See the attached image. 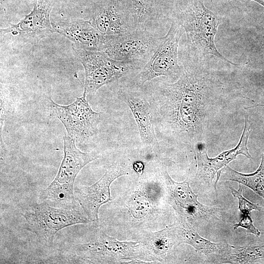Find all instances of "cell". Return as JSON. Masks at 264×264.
Masks as SVG:
<instances>
[{"mask_svg": "<svg viewBox=\"0 0 264 264\" xmlns=\"http://www.w3.org/2000/svg\"><path fill=\"white\" fill-rule=\"evenodd\" d=\"M230 93L204 59L188 56L179 78L160 83L152 93L154 121L171 141L194 146L203 143L209 128L226 107Z\"/></svg>", "mask_w": 264, "mask_h": 264, "instance_id": "6da1fadb", "label": "cell"}, {"mask_svg": "<svg viewBox=\"0 0 264 264\" xmlns=\"http://www.w3.org/2000/svg\"><path fill=\"white\" fill-rule=\"evenodd\" d=\"M176 20L186 33L188 56L203 59L212 55L233 66L243 65L230 61L218 50L215 38L221 21L203 0H190Z\"/></svg>", "mask_w": 264, "mask_h": 264, "instance_id": "7a4b0ae2", "label": "cell"}, {"mask_svg": "<svg viewBox=\"0 0 264 264\" xmlns=\"http://www.w3.org/2000/svg\"><path fill=\"white\" fill-rule=\"evenodd\" d=\"M64 157L54 180L42 192L43 200L61 203L75 199L74 184L80 171L88 164L101 157L95 153H84L78 149L75 141L67 135L63 136Z\"/></svg>", "mask_w": 264, "mask_h": 264, "instance_id": "3957f363", "label": "cell"}, {"mask_svg": "<svg viewBox=\"0 0 264 264\" xmlns=\"http://www.w3.org/2000/svg\"><path fill=\"white\" fill-rule=\"evenodd\" d=\"M184 32L181 25L173 21L167 33L161 37L160 43L152 56L134 79V84L140 87L157 77L164 76L171 82L180 76L182 66H179L177 50L180 39Z\"/></svg>", "mask_w": 264, "mask_h": 264, "instance_id": "277c9868", "label": "cell"}, {"mask_svg": "<svg viewBox=\"0 0 264 264\" xmlns=\"http://www.w3.org/2000/svg\"><path fill=\"white\" fill-rule=\"evenodd\" d=\"M74 55L85 70L84 92L93 95L102 86L112 83L136 68L140 63L114 60L104 52L72 46Z\"/></svg>", "mask_w": 264, "mask_h": 264, "instance_id": "5b68a950", "label": "cell"}, {"mask_svg": "<svg viewBox=\"0 0 264 264\" xmlns=\"http://www.w3.org/2000/svg\"><path fill=\"white\" fill-rule=\"evenodd\" d=\"M87 96L83 92L81 97L68 105H59L49 98L50 115L61 122L67 135L76 143H83L95 135L105 115L103 112L92 109Z\"/></svg>", "mask_w": 264, "mask_h": 264, "instance_id": "8992f818", "label": "cell"}, {"mask_svg": "<svg viewBox=\"0 0 264 264\" xmlns=\"http://www.w3.org/2000/svg\"><path fill=\"white\" fill-rule=\"evenodd\" d=\"M22 214L25 220L26 229L47 242H52L63 228L90 222L84 212L54 208L45 203L30 206Z\"/></svg>", "mask_w": 264, "mask_h": 264, "instance_id": "52a82bcc", "label": "cell"}, {"mask_svg": "<svg viewBox=\"0 0 264 264\" xmlns=\"http://www.w3.org/2000/svg\"><path fill=\"white\" fill-rule=\"evenodd\" d=\"M161 39L143 28H138L120 35H106L101 52L114 60L145 64Z\"/></svg>", "mask_w": 264, "mask_h": 264, "instance_id": "ba28073f", "label": "cell"}, {"mask_svg": "<svg viewBox=\"0 0 264 264\" xmlns=\"http://www.w3.org/2000/svg\"><path fill=\"white\" fill-rule=\"evenodd\" d=\"M250 132V124L247 116L245 115L242 136L239 142L233 149L224 151L214 158H210L204 143H199L195 145L197 162L195 181L203 186H212L216 190V186L220 178L221 170L223 168L236 159L239 154L252 158L247 147Z\"/></svg>", "mask_w": 264, "mask_h": 264, "instance_id": "9c48e42d", "label": "cell"}, {"mask_svg": "<svg viewBox=\"0 0 264 264\" xmlns=\"http://www.w3.org/2000/svg\"><path fill=\"white\" fill-rule=\"evenodd\" d=\"M127 174L125 166L118 162L110 166L95 183L90 186H81L75 190V199L90 221L98 223L100 207L111 200L110 184L118 177Z\"/></svg>", "mask_w": 264, "mask_h": 264, "instance_id": "30bf717a", "label": "cell"}, {"mask_svg": "<svg viewBox=\"0 0 264 264\" xmlns=\"http://www.w3.org/2000/svg\"><path fill=\"white\" fill-rule=\"evenodd\" d=\"M163 175L170 188L172 202L177 216L185 219L188 222L190 221L191 225L207 222L217 218L220 209L210 208L200 203L198 195L190 187L189 181H174L166 170Z\"/></svg>", "mask_w": 264, "mask_h": 264, "instance_id": "8fae6325", "label": "cell"}, {"mask_svg": "<svg viewBox=\"0 0 264 264\" xmlns=\"http://www.w3.org/2000/svg\"><path fill=\"white\" fill-rule=\"evenodd\" d=\"M52 8L49 0H38L29 14L18 23H10L8 27L0 29V33H10L25 41H39L54 32L50 20Z\"/></svg>", "mask_w": 264, "mask_h": 264, "instance_id": "7c38bea8", "label": "cell"}, {"mask_svg": "<svg viewBox=\"0 0 264 264\" xmlns=\"http://www.w3.org/2000/svg\"><path fill=\"white\" fill-rule=\"evenodd\" d=\"M118 98L131 110L138 127L140 137L144 145L158 146L154 130V116L150 100L142 92L125 88L117 91Z\"/></svg>", "mask_w": 264, "mask_h": 264, "instance_id": "4fadbf2b", "label": "cell"}, {"mask_svg": "<svg viewBox=\"0 0 264 264\" xmlns=\"http://www.w3.org/2000/svg\"><path fill=\"white\" fill-rule=\"evenodd\" d=\"M139 242H119L101 232L94 240L76 246L77 255L95 262H108L111 258L132 255Z\"/></svg>", "mask_w": 264, "mask_h": 264, "instance_id": "5bb4252c", "label": "cell"}, {"mask_svg": "<svg viewBox=\"0 0 264 264\" xmlns=\"http://www.w3.org/2000/svg\"><path fill=\"white\" fill-rule=\"evenodd\" d=\"M54 32L60 33L74 43L75 47L102 51L106 35L100 32L90 21L76 20L51 22Z\"/></svg>", "mask_w": 264, "mask_h": 264, "instance_id": "9a60e30c", "label": "cell"}, {"mask_svg": "<svg viewBox=\"0 0 264 264\" xmlns=\"http://www.w3.org/2000/svg\"><path fill=\"white\" fill-rule=\"evenodd\" d=\"M168 229L176 246L183 243H188L198 252L206 256L216 255L219 257L229 245L225 242H214L203 238L185 219L179 216H177L176 221Z\"/></svg>", "mask_w": 264, "mask_h": 264, "instance_id": "2e32d148", "label": "cell"}, {"mask_svg": "<svg viewBox=\"0 0 264 264\" xmlns=\"http://www.w3.org/2000/svg\"><path fill=\"white\" fill-rule=\"evenodd\" d=\"M89 21L106 35H120L137 29L133 18L112 2L96 11Z\"/></svg>", "mask_w": 264, "mask_h": 264, "instance_id": "e0dca14e", "label": "cell"}, {"mask_svg": "<svg viewBox=\"0 0 264 264\" xmlns=\"http://www.w3.org/2000/svg\"><path fill=\"white\" fill-rule=\"evenodd\" d=\"M220 177L224 180L237 182L248 187L264 199V152L260 166L254 173H240L227 165L221 170Z\"/></svg>", "mask_w": 264, "mask_h": 264, "instance_id": "ac0fdd59", "label": "cell"}, {"mask_svg": "<svg viewBox=\"0 0 264 264\" xmlns=\"http://www.w3.org/2000/svg\"><path fill=\"white\" fill-rule=\"evenodd\" d=\"M219 259L221 263L253 264L264 260V244L248 246L229 245Z\"/></svg>", "mask_w": 264, "mask_h": 264, "instance_id": "d6986e66", "label": "cell"}, {"mask_svg": "<svg viewBox=\"0 0 264 264\" xmlns=\"http://www.w3.org/2000/svg\"><path fill=\"white\" fill-rule=\"evenodd\" d=\"M132 14L136 28L152 19V9L154 0H132Z\"/></svg>", "mask_w": 264, "mask_h": 264, "instance_id": "ffe728a7", "label": "cell"}, {"mask_svg": "<svg viewBox=\"0 0 264 264\" xmlns=\"http://www.w3.org/2000/svg\"><path fill=\"white\" fill-rule=\"evenodd\" d=\"M149 242L154 253L161 256H165L168 251L176 245L168 228L152 234Z\"/></svg>", "mask_w": 264, "mask_h": 264, "instance_id": "44dd1931", "label": "cell"}, {"mask_svg": "<svg viewBox=\"0 0 264 264\" xmlns=\"http://www.w3.org/2000/svg\"><path fill=\"white\" fill-rule=\"evenodd\" d=\"M231 192L234 197L238 200L239 209L242 215L250 214L253 210L260 211L261 207L258 204H254L245 198L242 195L243 188L239 184V188L236 190L230 187Z\"/></svg>", "mask_w": 264, "mask_h": 264, "instance_id": "7402d4cb", "label": "cell"}, {"mask_svg": "<svg viewBox=\"0 0 264 264\" xmlns=\"http://www.w3.org/2000/svg\"><path fill=\"white\" fill-rule=\"evenodd\" d=\"M239 227L245 229L247 233L252 234L256 237H259L261 235L259 229L254 226L253 220L249 214L242 215L240 221L234 224V230L238 229Z\"/></svg>", "mask_w": 264, "mask_h": 264, "instance_id": "603a6c76", "label": "cell"}, {"mask_svg": "<svg viewBox=\"0 0 264 264\" xmlns=\"http://www.w3.org/2000/svg\"><path fill=\"white\" fill-rule=\"evenodd\" d=\"M252 50L256 57L264 61V31L255 37L253 42Z\"/></svg>", "mask_w": 264, "mask_h": 264, "instance_id": "cb8c5ba5", "label": "cell"}, {"mask_svg": "<svg viewBox=\"0 0 264 264\" xmlns=\"http://www.w3.org/2000/svg\"><path fill=\"white\" fill-rule=\"evenodd\" d=\"M252 0L255 2H256L264 7V0Z\"/></svg>", "mask_w": 264, "mask_h": 264, "instance_id": "d4e9b609", "label": "cell"}, {"mask_svg": "<svg viewBox=\"0 0 264 264\" xmlns=\"http://www.w3.org/2000/svg\"><path fill=\"white\" fill-rule=\"evenodd\" d=\"M261 106V107H264V104H256V105H253L251 106H249L247 109H251V108H254L256 107Z\"/></svg>", "mask_w": 264, "mask_h": 264, "instance_id": "484cf974", "label": "cell"}]
</instances>
